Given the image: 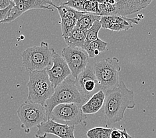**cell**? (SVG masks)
Segmentation results:
<instances>
[{
	"instance_id": "6da1fadb",
	"label": "cell",
	"mask_w": 156,
	"mask_h": 138,
	"mask_svg": "<svg viewBox=\"0 0 156 138\" xmlns=\"http://www.w3.org/2000/svg\"><path fill=\"white\" fill-rule=\"evenodd\" d=\"M104 114L108 125H112L123 120L127 109L136 107L134 92L127 88L123 80L118 87L105 92Z\"/></svg>"
},
{
	"instance_id": "7a4b0ae2",
	"label": "cell",
	"mask_w": 156,
	"mask_h": 138,
	"mask_svg": "<svg viewBox=\"0 0 156 138\" xmlns=\"http://www.w3.org/2000/svg\"><path fill=\"white\" fill-rule=\"evenodd\" d=\"M27 83L28 101L45 106L47 100L53 96L55 88L49 80L47 70L29 72Z\"/></svg>"
},
{
	"instance_id": "3957f363",
	"label": "cell",
	"mask_w": 156,
	"mask_h": 138,
	"mask_svg": "<svg viewBox=\"0 0 156 138\" xmlns=\"http://www.w3.org/2000/svg\"><path fill=\"white\" fill-rule=\"evenodd\" d=\"M85 102L76 88L75 78L70 76L55 88L53 96L47 100L44 107L49 118L52 110L59 104L76 103L83 105Z\"/></svg>"
},
{
	"instance_id": "277c9868",
	"label": "cell",
	"mask_w": 156,
	"mask_h": 138,
	"mask_svg": "<svg viewBox=\"0 0 156 138\" xmlns=\"http://www.w3.org/2000/svg\"><path fill=\"white\" fill-rule=\"evenodd\" d=\"M53 49L44 41L39 46L27 48L21 54L23 66L28 72L48 69L52 65Z\"/></svg>"
},
{
	"instance_id": "5b68a950",
	"label": "cell",
	"mask_w": 156,
	"mask_h": 138,
	"mask_svg": "<svg viewBox=\"0 0 156 138\" xmlns=\"http://www.w3.org/2000/svg\"><path fill=\"white\" fill-rule=\"evenodd\" d=\"M93 69L101 90L106 92L118 87L120 83L119 72L121 70L118 58H106L96 62Z\"/></svg>"
},
{
	"instance_id": "8992f818",
	"label": "cell",
	"mask_w": 156,
	"mask_h": 138,
	"mask_svg": "<svg viewBox=\"0 0 156 138\" xmlns=\"http://www.w3.org/2000/svg\"><path fill=\"white\" fill-rule=\"evenodd\" d=\"M17 114L21 122V128L25 133H29L32 128L49 120L45 107L28 100L21 104Z\"/></svg>"
},
{
	"instance_id": "52a82bcc",
	"label": "cell",
	"mask_w": 156,
	"mask_h": 138,
	"mask_svg": "<svg viewBox=\"0 0 156 138\" xmlns=\"http://www.w3.org/2000/svg\"><path fill=\"white\" fill-rule=\"evenodd\" d=\"M81 106L76 103L59 104L52 110L49 120L70 126L79 124L86 126L87 117L82 111Z\"/></svg>"
},
{
	"instance_id": "ba28073f",
	"label": "cell",
	"mask_w": 156,
	"mask_h": 138,
	"mask_svg": "<svg viewBox=\"0 0 156 138\" xmlns=\"http://www.w3.org/2000/svg\"><path fill=\"white\" fill-rule=\"evenodd\" d=\"M62 57L71 72V76L76 78L88 64V56L83 48L66 47L62 50Z\"/></svg>"
},
{
	"instance_id": "9c48e42d",
	"label": "cell",
	"mask_w": 156,
	"mask_h": 138,
	"mask_svg": "<svg viewBox=\"0 0 156 138\" xmlns=\"http://www.w3.org/2000/svg\"><path fill=\"white\" fill-rule=\"evenodd\" d=\"M76 86L81 96L87 102L91 97L101 90L95 76L93 66L88 64L86 69L75 78Z\"/></svg>"
},
{
	"instance_id": "30bf717a",
	"label": "cell",
	"mask_w": 156,
	"mask_h": 138,
	"mask_svg": "<svg viewBox=\"0 0 156 138\" xmlns=\"http://www.w3.org/2000/svg\"><path fill=\"white\" fill-rule=\"evenodd\" d=\"M13 7L9 17L2 23L13 22L24 13L32 9L53 10L50 0H12Z\"/></svg>"
},
{
	"instance_id": "8fae6325",
	"label": "cell",
	"mask_w": 156,
	"mask_h": 138,
	"mask_svg": "<svg viewBox=\"0 0 156 138\" xmlns=\"http://www.w3.org/2000/svg\"><path fill=\"white\" fill-rule=\"evenodd\" d=\"M35 133L36 138H46L48 134H51L59 138H76L75 136V126L58 124L51 120H48L39 126Z\"/></svg>"
},
{
	"instance_id": "7c38bea8",
	"label": "cell",
	"mask_w": 156,
	"mask_h": 138,
	"mask_svg": "<svg viewBox=\"0 0 156 138\" xmlns=\"http://www.w3.org/2000/svg\"><path fill=\"white\" fill-rule=\"evenodd\" d=\"M47 73L55 88L61 84L66 78L71 76V72L64 58L55 49L53 52L52 65L50 68L47 69Z\"/></svg>"
},
{
	"instance_id": "4fadbf2b",
	"label": "cell",
	"mask_w": 156,
	"mask_h": 138,
	"mask_svg": "<svg viewBox=\"0 0 156 138\" xmlns=\"http://www.w3.org/2000/svg\"><path fill=\"white\" fill-rule=\"evenodd\" d=\"M154 0H116L118 16H127L146 8Z\"/></svg>"
},
{
	"instance_id": "5bb4252c",
	"label": "cell",
	"mask_w": 156,
	"mask_h": 138,
	"mask_svg": "<svg viewBox=\"0 0 156 138\" xmlns=\"http://www.w3.org/2000/svg\"><path fill=\"white\" fill-rule=\"evenodd\" d=\"M105 92L100 90L92 96L87 102L82 105L81 109L85 115L94 114L104 106L105 102Z\"/></svg>"
},
{
	"instance_id": "9a60e30c",
	"label": "cell",
	"mask_w": 156,
	"mask_h": 138,
	"mask_svg": "<svg viewBox=\"0 0 156 138\" xmlns=\"http://www.w3.org/2000/svg\"><path fill=\"white\" fill-rule=\"evenodd\" d=\"M87 33V31L81 30L75 27L70 32L69 35L64 39L66 44H67V47L84 48Z\"/></svg>"
},
{
	"instance_id": "2e32d148",
	"label": "cell",
	"mask_w": 156,
	"mask_h": 138,
	"mask_svg": "<svg viewBox=\"0 0 156 138\" xmlns=\"http://www.w3.org/2000/svg\"><path fill=\"white\" fill-rule=\"evenodd\" d=\"M108 44V43L98 38L89 43L84 48V50L87 52L89 58H94L107 49Z\"/></svg>"
},
{
	"instance_id": "e0dca14e",
	"label": "cell",
	"mask_w": 156,
	"mask_h": 138,
	"mask_svg": "<svg viewBox=\"0 0 156 138\" xmlns=\"http://www.w3.org/2000/svg\"><path fill=\"white\" fill-rule=\"evenodd\" d=\"M100 18L101 16L98 14L85 12L80 19L77 20L76 27L87 32L88 29L93 25L94 22L100 20Z\"/></svg>"
},
{
	"instance_id": "ac0fdd59",
	"label": "cell",
	"mask_w": 156,
	"mask_h": 138,
	"mask_svg": "<svg viewBox=\"0 0 156 138\" xmlns=\"http://www.w3.org/2000/svg\"><path fill=\"white\" fill-rule=\"evenodd\" d=\"M54 7L57 9L61 19H75L77 21L85 13L65 4Z\"/></svg>"
},
{
	"instance_id": "d6986e66",
	"label": "cell",
	"mask_w": 156,
	"mask_h": 138,
	"mask_svg": "<svg viewBox=\"0 0 156 138\" xmlns=\"http://www.w3.org/2000/svg\"><path fill=\"white\" fill-rule=\"evenodd\" d=\"M100 16H118L116 0H105L102 3H98Z\"/></svg>"
},
{
	"instance_id": "ffe728a7",
	"label": "cell",
	"mask_w": 156,
	"mask_h": 138,
	"mask_svg": "<svg viewBox=\"0 0 156 138\" xmlns=\"http://www.w3.org/2000/svg\"><path fill=\"white\" fill-rule=\"evenodd\" d=\"M112 128L94 127L87 132L88 138H110V133Z\"/></svg>"
},
{
	"instance_id": "44dd1931",
	"label": "cell",
	"mask_w": 156,
	"mask_h": 138,
	"mask_svg": "<svg viewBox=\"0 0 156 138\" xmlns=\"http://www.w3.org/2000/svg\"><path fill=\"white\" fill-rule=\"evenodd\" d=\"M101 28H102V25L100 20L95 21L93 25H92V27L88 29L87 33V37H86V39H85L84 48L87 45H88V44L90 43H91L92 41H94L98 39V33Z\"/></svg>"
},
{
	"instance_id": "7402d4cb",
	"label": "cell",
	"mask_w": 156,
	"mask_h": 138,
	"mask_svg": "<svg viewBox=\"0 0 156 138\" xmlns=\"http://www.w3.org/2000/svg\"><path fill=\"white\" fill-rule=\"evenodd\" d=\"M76 21L75 19H61L60 23L63 39H66L76 27Z\"/></svg>"
},
{
	"instance_id": "603a6c76",
	"label": "cell",
	"mask_w": 156,
	"mask_h": 138,
	"mask_svg": "<svg viewBox=\"0 0 156 138\" xmlns=\"http://www.w3.org/2000/svg\"><path fill=\"white\" fill-rule=\"evenodd\" d=\"M13 7V3L12 5H10L7 8L3 9H0V23H2L3 21H4L5 19L9 17V16L12 12V9Z\"/></svg>"
},
{
	"instance_id": "cb8c5ba5",
	"label": "cell",
	"mask_w": 156,
	"mask_h": 138,
	"mask_svg": "<svg viewBox=\"0 0 156 138\" xmlns=\"http://www.w3.org/2000/svg\"><path fill=\"white\" fill-rule=\"evenodd\" d=\"M122 137V130L116 128H112V132L110 133V138H121Z\"/></svg>"
},
{
	"instance_id": "d4e9b609",
	"label": "cell",
	"mask_w": 156,
	"mask_h": 138,
	"mask_svg": "<svg viewBox=\"0 0 156 138\" xmlns=\"http://www.w3.org/2000/svg\"><path fill=\"white\" fill-rule=\"evenodd\" d=\"M12 3L13 2L12 0H0V9H5Z\"/></svg>"
},
{
	"instance_id": "484cf974",
	"label": "cell",
	"mask_w": 156,
	"mask_h": 138,
	"mask_svg": "<svg viewBox=\"0 0 156 138\" xmlns=\"http://www.w3.org/2000/svg\"><path fill=\"white\" fill-rule=\"evenodd\" d=\"M51 3V6L54 7H58L60 5H62L65 3V0H50Z\"/></svg>"
},
{
	"instance_id": "4316f807",
	"label": "cell",
	"mask_w": 156,
	"mask_h": 138,
	"mask_svg": "<svg viewBox=\"0 0 156 138\" xmlns=\"http://www.w3.org/2000/svg\"><path fill=\"white\" fill-rule=\"evenodd\" d=\"M121 138H132V137L128 133L126 129L124 128V129L122 130V137Z\"/></svg>"
}]
</instances>
